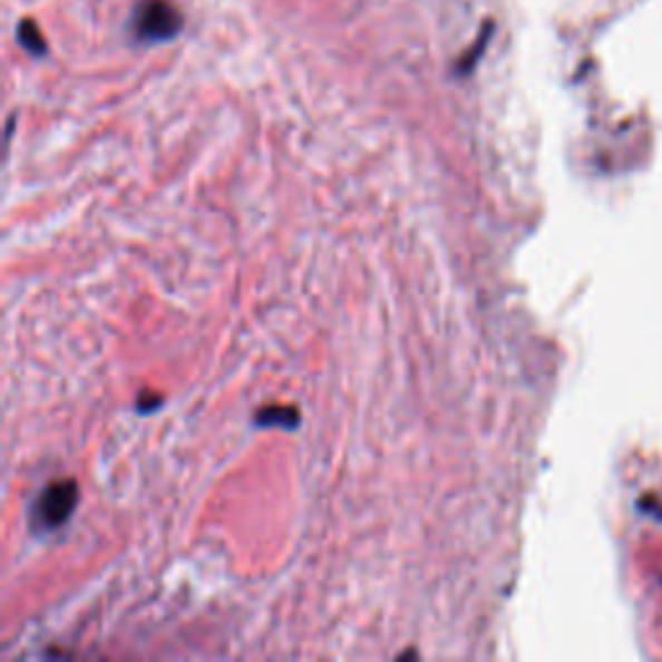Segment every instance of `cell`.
I'll use <instances>...</instances> for the list:
<instances>
[{
    "mask_svg": "<svg viewBox=\"0 0 662 662\" xmlns=\"http://www.w3.org/2000/svg\"><path fill=\"white\" fill-rule=\"evenodd\" d=\"M182 16L166 0H145L135 13V31L143 42H166L179 35Z\"/></svg>",
    "mask_w": 662,
    "mask_h": 662,
    "instance_id": "2",
    "label": "cell"
},
{
    "mask_svg": "<svg viewBox=\"0 0 662 662\" xmlns=\"http://www.w3.org/2000/svg\"><path fill=\"white\" fill-rule=\"evenodd\" d=\"M295 409H264V411H260V417H256V422L260 425H278V422H282L285 427H290V425H295Z\"/></svg>",
    "mask_w": 662,
    "mask_h": 662,
    "instance_id": "4",
    "label": "cell"
},
{
    "mask_svg": "<svg viewBox=\"0 0 662 662\" xmlns=\"http://www.w3.org/2000/svg\"><path fill=\"white\" fill-rule=\"evenodd\" d=\"M19 39L31 55H45V50H47L45 39H42V35H39L37 27L31 21H21L19 23Z\"/></svg>",
    "mask_w": 662,
    "mask_h": 662,
    "instance_id": "3",
    "label": "cell"
},
{
    "mask_svg": "<svg viewBox=\"0 0 662 662\" xmlns=\"http://www.w3.org/2000/svg\"><path fill=\"white\" fill-rule=\"evenodd\" d=\"M78 505V484L76 481H55L42 489L31 507V528L37 533H50L66 526L68 518Z\"/></svg>",
    "mask_w": 662,
    "mask_h": 662,
    "instance_id": "1",
    "label": "cell"
}]
</instances>
